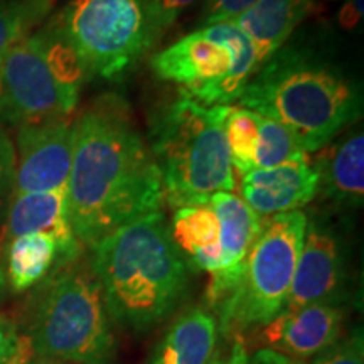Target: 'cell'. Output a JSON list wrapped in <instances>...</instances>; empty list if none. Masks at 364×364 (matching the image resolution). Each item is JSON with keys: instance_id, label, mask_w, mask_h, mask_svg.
Wrapping results in <instances>:
<instances>
[{"instance_id": "cell-1", "label": "cell", "mask_w": 364, "mask_h": 364, "mask_svg": "<svg viewBox=\"0 0 364 364\" xmlns=\"http://www.w3.org/2000/svg\"><path fill=\"white\" fill-rule=\"evenodd\" d=\"M68 211L81 247H93L122 226L162 211L161 172L129 105L98 97L75 118Z\"/></svg>"}, {"instance_id": "cell-2", "label": "cell", "mask_w": 364, "mask_h": 364, "mask_svg": "<svg viewBox=\"0 0 364 364\" xmlns=\"http://www.w3.org/2000/svg\"><path fill=\"white\" fill-rule=\"evenodd\" d=\"M90 265L112 321L144 332L166 321L188 290V263L162 211L122 226L91 247Z\"/></svg>"}, {"instance_id": "cell-3", "label": "cell", "mask_w": 364, "mask_h": 364, "mask_svg": "<svg viewBox=\"0 0 364 364\" xmlns=\"http://www.w3.org/2000/svg\"><path fill=\"white\" fill-rule=\"evenodd\" d=\"M240 107L280 122L307 154L317 152L363 115V91L316 53L282 48L253 73Z\"/></svg>"}, {"instance_id": "cell-4", "label": "cell", "mask_w": 364, "mask_h": 364, "mask_svg": "<svg viewBox=\"0 0 364 364\" xmlns=\"http://www.w3.org/2000/svg\"><path fill=\"white\" fill-rule=\"evenodd\" d=\"M230 105H204L182 91L150 117L149 147L172 208L206 204L216 193H233L235 171L225 139Z\"/></svg>"}, {"instance_id": "cell-5", "label": "cell", "mask_w": 364, "mask_h": 364, "mask_svg": "<svg viewBox=\"0 0 364 364\" xmlns=\"http://www.w3.org/2000/svg\"><path fill=\"white\" fill-rule=\"evenodd\" d=\"M38 358L59 363L113 364L117 341L102 287L90 263L59 265L41 285L31 314L29 336Z\"/></svg>"}, {"instance_id": "cell-6", "label": "cell", "mask_w": 364, "mask_h": 364, "mask_svg": "<svg viewBox=\"0 0 364 364\" xmlns=\"http://www.w3.org/2000/svg\"><path fill=\"white\" fill-rule=\"evenodd\" d=\"M88 78L53 19L0 61V120L21 127L68 118Z\"/></svg>"}, {"instance_id": "cell-7", "label": "cell", "mask_w": 364, "mask_h": 364, "mask_svg": "<svg viewBox=\"0 0 364 364\" xmlns=\"http://www.w3.org/2000/svg\"><path fill=\"white\" fill-rule=\"evenodd\" d=\"M302 211L268 216L235 289L218 306L221 332L260 329L284 311L306 235Z\"/></svg>"}, {"instance_id": "cell-8", "label": "cell", "mask_w": 364, "mask_h": 364, "mask_svg": "<svg viewBox=\"0 0 364 364\" xmlns=\"http://www.w3.org/2000/svg\"><path fill=\"white\" fill-rule=\"evenodd\" d=\"M157 78L182 86L204 105L238 102L257 71L253 46L233 22L206 26L154 54Z\"/></svg>"}, {"instance_id": "cell-9", "label": "cell", "mask_w": 364, "mask_h": 364, "mask_svg": "<svg viewBox=\"0 0 364 364\" xmlns=\"http://www.w3.org/2000/svg\"><path fill=\"white\" fill-rule=\"evenodd\" d=\"M51 19L86 76L115 80L154 48L144 0H70Z\"/></svg>"}, {"instance_id": "cell-10", "label": "cell", "mask_w": 364, "mask_h": 364, "mask_svg": "<svg viewBox=\"0 0 364 364\" xmlns=\"http://www.w3.org/2000/svg\"><path fill=\"white\" fill-rule=\"evenodd\" d=\"M75 147V118L17 127L12 194L44 193L68 186Z\"/></svg>"}, {"instance_id": "cell-11", "label": "cell", "mask_w": 364, "mask_h": 364, "mask_svg": "<svg viewBox=\"0 0 364 364\" xmlns=\"http://www.w3.org/2000/svg\"><path fill=\"white\" fill-rule=\"evenodd\" d=\"M344 284V253L338 235L329 225L307 220L297 267L284 311L312 304H334Z\"/></svg>"}, {"instance_id": "cell-12", "label": "cell", "mask_w": 364, "mask_h": 364, "mask_svg": "<svg viewBox=\"0 0 364 364\" xmlns=\"http://www.w3.org/2000/svg\"><path fill=\"white\" fill-rule=\"evenodd\" d=\"M343 309L326 302L282 311L258 331L265 344L262 349H270L295 361H306L343 338Z\"/></svg>"}, {"instance_id": "cell-13", "label": "cell", "mask_w": 364, "mask_h": 364, "mask_svg": "<svg viewBox=\"0 0 364 364\" xmlns=\"http://www.w3.org/2000/svg\"><path fill=\"white\" fill-rule=\"evenodd\" d=\"M220 225L221 270L211 275L208 287V299L213 307L220 306L235 285L238 284L245 260L260 235L263 221L241 196L235 193H216L209 199Z\"/></svg>"}, {"instance_id": "cell-14", "label": "cell", "mask_w": 364, "mask_h": 364, "mask_svg": "<svg viewBox=\"0 0 364 364\" xmlns=\"http://www.w3.org/2000/svg\"><path fill=\"white\" fill-rule=\"evenodd\" d=\"M317 172L309 157L253 169L241 179V199L258 216L300 211L317 196Z\"/></svg>"}, {"instance_id": "cell-15", "label": "cell", "mask_w": 364, "mask_h": 364, "mask_svg": "<svg viewBox=\"0 0 364 364\" xmlns=\"http://www.w3.org/2000/svg\"><path fill=\"white\" fill-rule=\"evenodd\" d=\"M7 211V236L44 235L54 240L59 250V265L80 258L81 245L76 240L68 211V189L44 193L12 194Z\"/></svg>"}, {"instance_id": "cell-16", "label": "cell", "mask_w": 364, "mask_h": 364, "mask_svg": "<svg viewBox=\"0 0 364 364\" xmlns=\"http://www.w3.org/2000/svg\"><path fill=\"white\" fill-rule=\"evenodd\" d=\"M314 169L317 172V194L341 206L358 208L364 196V135L354 130L338 142L318 150Z\"/></svg>"}, {"instance_id": "cell-17", "label": "cell", "mask_w": 364, "mask_h": 364, "mask_svg": "<svg viewBox=\"0 0 364 364\" xmlns=\"http://www.w3.org/2000/svg\"><path fill=\"white\" fill-rule=\"evenodd\" d=\"M316 9V0H258L233 24L247 36L257 70L267 63Z\"/></svg>"}, {"instance_id": "cell-18", "label": "cell", "mask_w": 364, "mask_h": 364, "mask_svg": "<svg viewBox=\"0 0 364 364\" xmlns=\"http://www.w3.org/2000/svg\"><path fill=\"white\" fill-rule=\"evenodd\" d=\"M216 339L215 316L206 309H191L166 332L150 364H208L215 354Z\"/></svg>"}, {"instance_id": "cell-19", "label": "cell", "mask_w": 364, "mask_h": 364, "mask_svg": "<svg viewBox=\"0 0 364 364\" xmlns=\"http://www.w3.org/2000/svg\"><path fill=\"white\" fill-rule=\"evenodd\" d=\"M169 228L172 240L181 253L188 255L191 265L209 275L221 270L220 225L211 204L177 208Z\"/></svg>"}, {"instance_id": "cell-20", "label": "cell", "mask_w": 364, "mask_h": 364, "mask_svg": "<svg viewBox=\"0 0 364 364\" xmlns=\"http://www.w3.org/2000/svg\"><path fill=\"white\" fill-rule=\"evenodd\" d=\"M59 250L53 238L44 235H24L11 240L7 253V275L16 292L34 287L48 275Z\"/></svg>"}, {"instance_id": "cell-21", "label": "cell", "mask_w": 364, "mask_h": 364, "mask_svg": "<svg viewBox=\"0 0 364 364\" xmlns=\"http://www.w3.org/2000/svg\"><path fill=\"white\" fill-rule=\"evenodd\" d=\"M54 6L56 0H0V61L49 19Z\"/></svg>"}, {"instance_id": "cell-22", "label": "cell", "mask_w": 364, "mask_h": 364, "mask_svg": "<svg viewBox=\"0 0 364 364\" xmlns=\"http://www.w3.org/2000/svg\"><path fill=\"white\" fill-rule=\"evenodd\" d=\"M258 142L255 150V169H270L282 164L307 157V152L292 132L273 118L255 112Z\"/></svg>"}, {"instance_id": "cell-23", "label": "cell", "mask_w": 364, "mask_h": 364, "mask_svg": "<svg viewBox=\"0 0 364 364\" xmlns=\"http://www.w3.org/2000/svg\"><path fill=\"white\" fill-rule=\"evenodd\" d=\"M225 139L233 171L241 176L255 169V150L258 142L255 112L243 107H230L225 118Z\"/></svg>"}, {"instance_id": "cell-24", "label": "cell", "mask_w": 364, "mask_h": 364, "mask_svg": "<svg viewBox=\"0 0 364 364\" xmlns=\"http://www.w3.org/2000/svg\"><path fill=\"white\" fill-rule=\"evenodd\" d=\"M198 0H144L152 43L156 46L177 17Z\"/></svg>"}, {"instance_id": "cell-25", "label": "cell", "mask_w": 364, "mask_h": 364, "mask_svg": "<svg viewBox=\"0 0 364 364\" xmlns=\"http://www.w3.org/2000/svg\"><path fill=\"white\" fill-rule=\"evenodd\" d=\"M363 354V334L361 331H356L348 338L336 341L331 348L314 356L307 364H364Z\"/></svg>"}, {"instance_id": "cell-26", "label": "cell", "mask_w": 364, "mask_h": 364, "mask_svg": "<svg viewBox=\"0 0 364 364\" xmlns=\"http://www.w3.org/2000/svg\"><path fill=\"white\" fill-rule=\"evenodd\" d=\"M257 2L258 0H206L201 16L203 27L235 22Z\"/></svg>"}, {"instance_id": "cell-27", "label": "cell", "mask_w": 364, "mask_h": 364, "mask_svg": "<svg viewBox=\"0 0 364 364\" xmlns=\"http://www.w3.org/2000/svg\"><path fill=\"white\" fill-rule=\"evenodd\" d=\"M14 177H16V149L0 127V203L7 196H12Z\"/></svg>"}, {"instance_id": "cell-28", "label": "cell", "mask_w": 364, "mask_h": 364, "mask_svg": "<svg viewBox=\"0 0 364 364\" xmlns=\"http://www.w3.org/2000/svg\"><path fill=\"white\" fill-rule=\"evenodd\" d=\"M250 354L247 349V344L241 339L240 334H235L233 339L225 351H216L209 359L208 364H252L250 363Z\"/></svg>"}, {"instance_id": "cell-29", "label": "cell", "mask_w": 364, "mask_h": 364, "mask_svg": "<svg viewBox=\"0 0 364 364\" xmlns=\"http://www.w3.org/2000/svg\"><path fill=\"white\" fill-rule=\"evenodd\" d=\"M19 343L17 326L14 324L11 317L0 314V364L11 361Z\"/></svg>"}, {"instance_id": "cell-30", "label": "cell", "mask_w": 364, "mask_h": 364, "mask_svg": "<svg viewBox=\"0 0 364 364\" xmlns=\"http://www.w3.org/2000/svg\"><path fill=\"white\" fill-rule=\"evenodd\" d=\"M363 16V0H348L346 6L341 11V24L344 27H353L358 24V21Z\"/></svg>"}, {"instance_id": "cell-31", "label": "cell", "mask_w": 364, "mask_h": 364, "mask_svg": "<svg viewBox=\"0 0 364 364\" xmlns=\"http://www.w3.org/2000/svg\"><path fill=\"white\" fill-rule=\"evenodd\" d=\"M252 364H292L289 358L282 356V354L270 351V349H258L253 354V358L250 359Z\"/></svg>"}, {"instance_id": "cell-32", "label": "cell", "mask_w": 364, "mask_h": 364, "mask_svg": "<svg viewBox=\"0 0 364 364\" xmlns=\"http://www.w3.org/2000/svg\"><path fill=\"white\" fill-rule=\"evenodd\" d=\"M29 364H66V363H59V361H54V359H46V358H38V359H33Z\"/></svg>"}, {"instance_id": "cell-33", "label": "cell", "mask_w": 364, "mask_h": 364, "mask_svg": "<svg viewBox=\"0 0 364 364\" xmlns=\"http://www.w3.org/2000/svg\"><path fill=\"white\" fill-rule=\"evenodd\" d=\"M292 361V364H307L306 361H295V359H290Z\"/></svg>"}]
</instances>
